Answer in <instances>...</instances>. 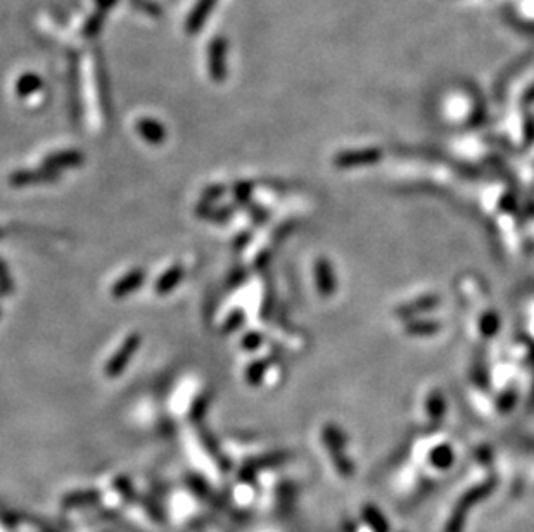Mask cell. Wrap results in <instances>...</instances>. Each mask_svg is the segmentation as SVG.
Segmentation results:
<instances>
[{
  "label": "cell",
  "mask_w": 534,
  "mask_h": 532,
  "mask_svg": "<svg viewBox=\"0 0 534 532\" xmlns=\"http://www.w3.org/2000/svg\"><path fill=\"white\" fill-rule=\"evenodd\" d=\"M140 344H142V336H140V334H130V336L124 339V341L122 342V346L116 349V353L112 354V356L110 358V361H107L106 366H104V373H106V377H110V378L119 377V375L127 370L128 363H130L132 358L137 354Z\"/></svg>",
  "instance_id": "obj_1"
},
{
  "label": "cell",
  "mask_w": 534,
  "mask_h": 532,
  "mask_svg": "<svg viewBox=\"0 0 534 532\" xmlns=\"http://www.w3.org/2000/svg\"><path fill=\"white\" fill-rule=\"evenodd\" d=\"M61 173L54 171V169L42 168L33 169H18V171L9 175V185L14 188H26V187H37V185H47L54 183L59 180Z\"/></svg>",
  "instance_id": "obj_2"
},
{
  "label": "cell",
  "mask_w": 534,
  "mask_h": 532,
  "mask_svg": "<svg viewBox=\"0 0 534 532\" xmlns=\"http://www.w3.org/2000/svg\"><path fill=\"white\" fill-rule=\"evenodd\" d=\"M85 163V156L83 152L76 151V149H66V151L52 152L43 159V166L54 169V171L61 173L64 169H73L82 166Z\"/></svg>",
  "instance_id": "obj_3"
},
{
  "label": "cell",
  "mask_w": 534,
  "mask_h": 532,
  "mask_svg": "<svg viewBox=\"0 0 534 532\" xmlns=\"http://www.w3.org/2000/svg\"><path fill=\"white\" fill-rule=\"evenodd\" d=\"M146 282V272L142 268H134L128 273L119 278L114 285L111 287V294L114 299H124L130 296L132 292L139 290Z\"/></svg>",
  "instance_id": "obj_4"
},
{
  "label": "cell",
  "mask_w": 534,
  "mask_h": 532,
  "mask_svg": "<svg viewBox=\"0 0 534 532\" xmlns=\"http://www.w3.org/2000/svg\"><path fill=\"white\" fill-rule=\"evenodd\" d=\"M183 277H186V268H183V265H173L156 280V294H158V296H166V294H170L171 290L178 287L180 282L183 280Z\"/></svg>",
  "instance_id": "obj_5"
},
{
  "label": "cell",
  "mask_w": 534,
  "mask_h": 532,
  "mask_svg": "<svg viewBox=\"0 0 534 532\" xmlns=\"http://www.w3.org/2000/svg\"><path fill=\"white\" fill-rule=\"evenodd\" d=\"M232 209H234L232 206H225V208H215V206H211V204L199 203L198 206H196V215H198L199 218H203V220H206V221H213V223H223V221H227L228 218L234 215V211H232Z\"/></svg>",
  "instance_id": "obj_6"
},
{
  "label": "cell",
  "mask_w": 534,
  "mask_h": 532,
  "mask_svg": "<svg viewBox=\"0 0 534 532\" xmlns=\"http://www.w3.org/2000/svg\"><path fill=\"white\" fill-rule=\"evenodd\" d=\"M139 133L147 144L152 145H159L163 144V140L166 139V132L159 123L152 119H144L139 123Z\"/></svg>",
  "instance_id": "obj_7"
},
{
  "label": "cell",
  "mask_w": 534,
  "mask_h": 532,
  "mask_svg": "<svg viewBox=\"0 0 534 532\" xmlns=\"http://www.w3.org/2000/svg\"><path fill=\"white\" fill-rule=\"evenodd\" d=\"M268 366H270V363H268V360H258L255 363H251V365L246 368V382L251 385H258L261 381H263L265 373H267Z\"/></svg>",
  "instance_id": "obj_8"
},
{
  "label": "cell",
  "mask_w": 534,
  "mask_h": 532,
  "mask_svg": "<svg viewBox=\"0 0 534 532\" xmlns=\"http://www.w3.org/2000/svg\"><path fill=\"white\" fill-rule=\"evenodd\" d=\"M244 320H246V314H244L242 309H234V312L228 314L227 320L223 321L222 332L223 334L235 332V330H239L240 326L244 325Z\"/></svg>",
  "instance_id": "obj_9"
},
{
  "label": "cell",
  "mask_w": 534,
  "mask_h": 532,
  "mask_svg": "<svg viewBox=\"0 0 534 532\" xmlns=\"http://www.w3.org/2000/svg\"><path fill=\"white\" fill-rule=\"evenodd\" d=\"M234 199L237 204L240 206H249L251 204V193H252V183L249 181H239L234 185Z\"/></svg>",
  "instance_id": "obj_10"
},
{
  "label": "cell",
  "mask_w": 534,
  "mask_h": 532,
  "mask_svg": "<svg viewBox=\"0 0 534 532\" xmlns=\"http://www.w3.org/2000/svg\"><path fill=\"white\" fill-rule=\"evenodd\" d=\"M14 292V280L9 273V266L6 261L0 260V294L2 296H9Z\"/></svg>",
  "instance_id": "obj_11"
},
{
  "label": "cell",
  "mask_w": 534,
  "mask_h": 532,
  "mask_svg": "<svg viewBox=\"0 0 534 532\" xmlns=\"http://www.w3.org/2000/svg\"><path fill=\"white\" fill-rule=\"evenodd\" d=\"M225 192H227V188H225L223 185H220V183L210 185V187H206L203 192H201V203H204V204L216 203L218 199H222V196Z\"/></svg>",
  "instance_id": "obj_12"
},
{
  "label": "cell",
  "mask_w": 534,
  "mask_h": 532,
  "mask_svg": "<svg viewBox=\"0 0 534 532\" xmlns=\"http://www.w3.org/2000/svg\"><path fill=\"white\" fill-rule=\"evenodd\" d=\"M240 344H242V348L246 351H256L261 344H263V336L258 332H249L247 336L242 339Z\"/></svg>",
  "instance_id": "obj_13"
},
{
  "label": "cell",
  "mask_w": 534,
  "mask_h": 532,
  "mask_svg": "<svg viewBox=\"0 0 534 532\" xmlns=\"http://www.w3.org/2000/svg\"><path fill=\"white\" fill-rule=\"evenodd\" d=\"M249 208H251L252 221H255L256 225L265 223V221L268 220V213H267V209L260 208V206H255V204H249Z\"/></svg>",
  "instance_id": "obj_14"
},
{
  "label": "cell",
  "mask_w": 534,
  "mask_h": 532,
  "mask_svg": "<svg viewBox=\"0 0 534 532\" xmlns=\"http://www.w3.org/2000/svg\"><path fill=\"white\" fill-rule=\"evenodd\" d=\"M244 280H246V273H244V270H239V272H235L234 275H232L230 285H234V287H237V285L242 284Z\"/></svg>",
  "instance_id": "obj_15"
},
{
  "label": "cell",
  "mask_w": 534,
  "mask_h": 532,
  "mask_svg": "<svg viewBox=\"0 0 534 532\" xmlns=\"http://www.w3.org/2000/svg\"><path fill=\"white\" fill-rule=\"evenodd\" d=\"M249 237H251V233H242V235H239V240L235 242L234 248L235 249H242L244 245H246L247 242H249Z\"/></svg>",
  "instance_id": "obj_16"
},
{
  "label": "cell",
  "mask_w": 534,
  "mask_h": 532,
  "mask_svg": "<svg viewBox=\"0 0 534 532\" xmlns=\"http://www.w3.org/2000/svg\"><path fill=\"white\" fill-rule=\"evenodd\" d=\"M2 237H4V230L0 228V239H2Z\"/></svg>",
  "instance_id": "obj_17"
},
{
  "label": "cell",
  "mask_w": 534,
  "mask_h": 532,
  "mask_svg": "<svg viewBox=\"0 0 534 532\" xmlns=\"http://www.w3.org/2000/svg\"><path fill=\"white\" fill-rule=\"evenodd\" d=\"M0 316H2V312H0Z\"/></svg>",
  "instance_id": "obj_18"
},
{
  "label": "cell",
  "mask_w": 534,
  "mask_h": 532,
  "mask_svg": "<svg viewBox=\"0 0 534 532\" xmlns=\"http://www.w3.org/2000/svg\"><path fill=\"white\" fill-rule=\"evenodd\" d=\"M0 296H2V294H0Z\"/></svg>",
  "instance_id": "obj_19"
}]
</instances>
